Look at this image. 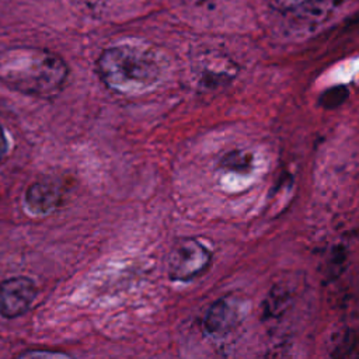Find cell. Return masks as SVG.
<instances>
[{"label": "cell", "mask_w": 359, "mask_h": 359, "mask_svg": "<svg viewBox=\"0 0 359 359\" xmlns=\"http://www.w3.org/2000/svg\"><path fill=\"white\" fill-rule=\"evenodd\" d=\"M67 79V63L48 49L13 46L0 52V81L17 93L52 98L63 90Z\"/></svg>", "instance_id": "6da1fadb"}, {"label": "cell", "mask_w": 359, "mask_h": 359, "mask_svg": "<svg viewBox=\"0 0 359 359\" xmlns=\"http://www.w3.org/2000/svg\"><path fill=\"white\" fill-rule=\"evenodd\" d=\"M95 70L109 90L126 95H139L151 90L163 76L156 53L135 42H122L104 49L95 62Z\"/></svg>", "instance_id": "7a4b0ae2"}, {"label": "cell", "mask_w": 359, "mask_h": 359, "mask_svg": "<svg viewBox=\"0 0 359 359\" xmlns=\"http://www.w3.org/2000/svg\"><path fill=\"white\" fill-rule=\"evenodd\" d=\"M212 252L196 238L178 240L168 257V276L174 282H189L210 265Z\"/></svg>", "instance_id": "3957f363"}, {"label": "cell", "mask_w": 359, "mask_h": 359, "mask_svg": "<svg viewBox=\"0 0 359 359\" xmlns=\"http://www.w3.org/2000/svg\"><path fill=\"white\" fill-rule=\"evenodd\" d=\"M38 294L35 282L28 276L0 280V316L13 320L25 314Z\"/></svg>", "instance_id": "277c9868"}, {"label": "cell", "mask_w": 359, "mask_h": 359, "mask_svg": "<svg viewBox=\"0 0 359 359\" xmlns=\"http://www.w3.org/2000/svg\"><path fill=\"white\" fill-rule=\"evenodd\" d=\"M243 304L236 296H224L213 302L203 318L205 331L215 337L230 332L243 317Z\"/></svg>", "instance_id": "5b68a950"}, {"label": "cell", "mask_w": 359, "mask_h": 359, "mask_svg": "<svg viewBox=\"0 0 359 359\" xmlns=\"http://www.w3.org/2000/svg\"><path fill=\"white\" fill-rule=\"evenodd\" d=\"M25 206L35 216H45L55 212L63 201V188L53 180L32 182L25 191Z\"/></svg>", "instance_id": "8992f818"}, {"label": "cell", "mask_w": 359, "mask_h": 359, "mask_svg": "<svg viewBox=\"0 0 359 359\" xmlns=\"http://www.w3.org/2000/svg\"><path fill=\"white\" fill-rule=\"evenodd\" d=\"M349 95V88L345 84H337L327 88L318 98V104L325 109H334L342 105Z\"/></svg>", "instance_id": "52a82bcc"}, {"label": "cell", "mask_w": 359, "mask_h": 359, "mask_svg": "<svg viewBox=\"0 0 359 359\" xmlns=\"http://www.w3.org/2000/svg\"><path fill=\"white\" fill-rule=\"evenodd\" d=\"M14 359H74L72 355L62 351L52 349H27L17 355Z\"/></svg>", "instance_id": "ba28073f"}, {"label": "cell", "mask_w": 359, "mask_h": 359, "mask_svg": "<svg viewBox=\"0 0 359 359\" xmlns=\"http://www.w3.org/2000/svg\"><path fill=\"white\" fill-rule=\"evenodd\" d=\"M7 153H8V140L3 126L0 125V163L6 158Z\"/></svg>", "instance_id": "9c48e42d"}]
</instances>
